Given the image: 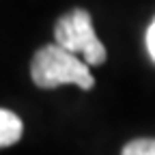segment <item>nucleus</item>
Wrapping results in <instances>:
<instances>
[{"label":"nucleus","instance_id":"nucleus-1","mask_svg":"<svg viewBox=\"0 0 155 155\" xmlns=\"http://www.w3.org/2000/svg\"><path fill=\"white\" fill-rule=\"evenodd\" d=\"M30 78L39 88L75 84L84 91H91L95 86V78L91 75L88 65L56 43L43 45L35 52L30 61Z\"/></svg>","mask_w":155,"mask_h":155},{"label":"nucleus","instance_id":"nucleus-2","mask_svg":"<svg viewBox=\"0 0 155 155\" xmlns=\"http://www.w3.org/2000/svg\"><path fill=\"white\" fill-rule=\"evenodd\" d=\"M54 39L56 45H61L63 50L82 56V61L88 67L106 63L108 52L99 41V37L95 35L93 19L86 9H71L63 17H58L54 26Z\"/></svg>","mask_w":155,"mask_h":155},{"label":"nucleus","instance_id":"nucleus-3","mask_svg":"<svg viewBox=\"0 0 155 155\" xmlns=\"http://www.w3.org/2000/svg\"><path fill=\"white\" fill-rule=\"evenodd\" d=\"M24 134V123L22 119L11 112V110H5L0 108V147H11L15 144Z\"/></svg>","mask_w":155,"mask_h":155},{"label":"nucleus","instance_id":"nucleus-4","mask_svg":"<svg viewBox=\"0 0 155 155\" xmlns=\"http://www.w3.org/2000/svg\"><path fill=\"white\" fill-rule=\"evenodd\" d=\"M121 155H155V140L153 138H138L123 147Z\"/></svg>","mask_w":155,"mask_h":155},{"label":"nucleus","instance_id":"nucleus-5","mask_svg":"<svg viewBox=\"0 0 155 155\" xmlns=\"http://www.w3.org/2000/svg\"><path fill=\"white\" fill-rule=\"evenodd\" d=\"M147 50H149L153 63H155V19L151 22V26H149V30H147Z\"/></svg>","mask_w":155,"mask_h":155}]
</instances>
